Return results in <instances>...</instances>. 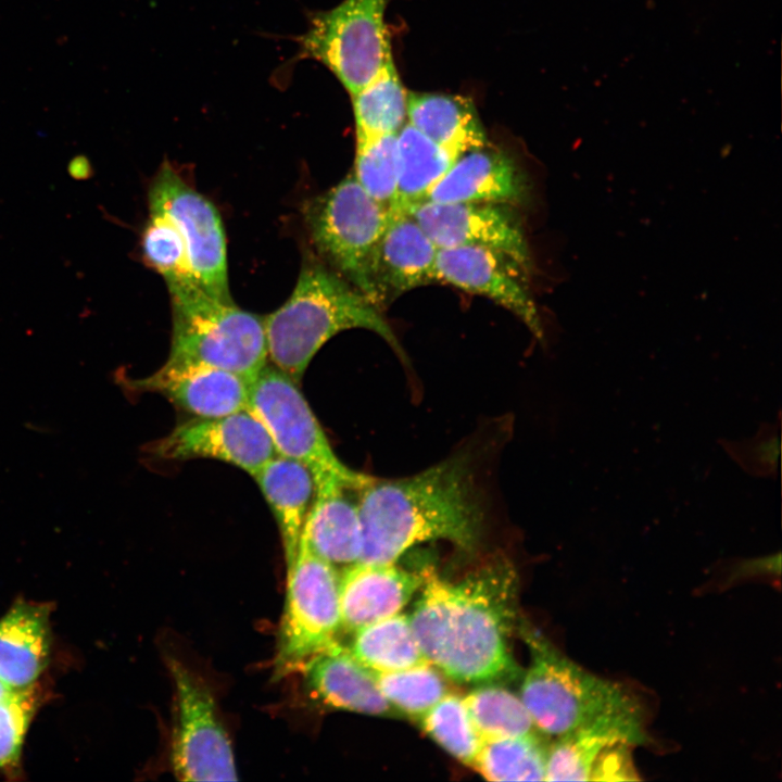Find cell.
Segmentation results:
<instances>
[{
    "label": "cell",
    "mask_w": 782,
    "mask_h": 782,
    "mask_svg": "<svg viewBox=\"0 0 782 782\" xmlns=\"http://www.w3.org/2000/svg\"><path fill=\"white\" fill-rule=\"evenodd\" d=\"M409 622L428 663L464 683L493 681L515 670L508 639L516 618L513 568L495 560L457 581L420 571Z\"/></svg>",
    "instance_id": "6da1fadb"
},
{
    "label": "cell",
    "mask_w": 782,
    "mask_h": 782,
    "mask_svg": "<svg viewBox=\"0 0 782 782\" xmlns=\"http://www.w3.org/2000/svg\"><path fill=\"white\" fill-rule=\"evenodd\" d=\"M360 562L395 564L417 544L445 540L475 550L484 515L469 459L456 454L406 478L375 479L360 490Z\"/></svg>",
    "instance_id": "7a4b0ae2"
},
{
    "label": "cell",
    "mask_w": 782,
    "mask_h": 782,
    "mask_svg": "<svg viewBox=\"0 0 782 782\" xmlns=\"http://www.w3.org/2000/svg\"><path fill=\"white\" fill-rule=\"evenodd\" d=\"M524 634L531 663L520 699L539 731L558 736L600 729L622 735L633 746L648 741L642 705L626 686L580 667L538 631L526 628Z\"/></svg>",
    "instance_id": "3957f363"
},
{
    "label": "cell",
    "mask_w": 782,
    "mask_h": 782,
    "mask_svg": "<svg viewBox=\"0 0 782 782\" xmlns=\"http://www.w3.org/2000/svg\"><path fill=\"white\" fill-rule=\"evenodd\" d=\"M267 356L299 383L315 354L337 333L363 328L403 350L392 328L364 293L317 262L306 263L289 299L264 316Z\"/></svg>",
    "instance_id": "277c9868"
},
{
    "label": "cell",
    "mask_w": 782,
    "mask_h": 782,
    "mask_svg": "<svg viewBox=\"0 0 782 782\" xmlns=\"http://www.w3.org/2000/svg\"><path fill=\"white\" fill-rule=\"evenodd\" d=\"M166 285L173 313L166 362L220 368L251 382L268 364L264 316L210 295L193 280Z\"/></svg>",
    "instance_id": "5b68a950"
},
{
    "label": "cell",
    "mask_w": 782,
    "mask_h": 782,
    "mask_svg": "<svg viewBox=\"0 0 782 782\" xmlns=\"http://www.w3.org/2000/svg\"><path fill=\"white\" fill-rule=\"evenodd\" d=\"M391 0H342L329 10L308 11L307 28L293 37L292 62L314 60L326 66L350 96L392 59L384 13Z\"/></svg>",
    "instance_id": "8992f818"
},
{
    "label": "cell",
    "mask_w": 782,
    "mask_h": 782,
    "mask_svg": "<svg viewBox=\"0 0 782 782\" xmlns=\"http://www.w3.org/2000/svg\"><path fill=\"white\" fill-rule=\"evenodd\" d=\"M389 218L390 210L374 200L354 175L304 207L305 225L317 252L373 303V258Z\"/></svg>",
    "instance_id": "52a82bcc"
},
{
    "label": "cell",
    "mask_w": 782,
    "mask_h": 782,
    "mask_svg": "<svg viewBox=\"0 0 782 782\" xmlns=\"http://www.w3.org/2000/svg\"><path fill=\"white\" fill-rule=\"evenodd\" d=\"M247 411L263 425L276 453L304 464L315 484L333 479L362 489L371 481L340 461L298 383L275 366L267 364L249 383Z\"/></svg>",
    "instance_id": "ba28073f"
},
{
    "label": "cell",
    "mask_w": 782,
    "mask_h": 782,
    "mask_svg": "<svg viewBox=\"0 0 782 782\" xmlns=\"http://www.w3.org/2000/svg\"><path fill=\"white\" fill-rule=\"evenodd\" d=\"M339 578L337 567L300 540L294 563L287 571L275 679L301 669L308 659L337 644L336 635L342 627Z\"/></svg>",
    "instance_id": "9c48e42d"
},
{
    "label": "cell",
    "mask_w": 782,
    "mask_h": 782,
    "mask_svg": "<svg viewBox=\"0 0 782 782\" xmlns=\"http://www.w3.org/2000/svg\"><path fill=\"white\" fill-rule=\"evenodd\" d=\"M149 206L178 228L193 280L210 295L230 302L226 238L214 204L166 164L150 187Z\"/></svg>",
    "instance_id": "30bf717a"
},
{
    "label": "cell",
    "mask_w": 782,
    "mask_h": 782,
    "mask_svg": "<svg viewBox=\"0 0 782 782\" xmlns=\"http://www.w3.org/2000/svg\"><path fill=\"white\" fill-rule=\"evenodd\" d=\"M177 717L172 766L182 781H234L237 770L229 736L210 690L176 659L169 661Z\"/></svg>",
    "instance_id": "8fae6325"
},
{
    "label": "cell",
    "mask_w": 782,
    "mask_h": 782,
    "mask_svg": "<svg viewBox=\"0 0 782 782\" xmlns=\"http://www.w3.org/2000/svg\"><path fill=\"white\" fill-rule=\"evenodd\" d=\"M148 451L166 461L213 458L252 477L277 454L263 425L247 409L181 422Z\"/></svg>",
    "instance_id": "7c38bea8"
},
{
    "label": "cell",
    "mask_w": 782,
    "mask_h": 782,
    "mask_svg": "<svg viewBox=\"0 0 782 782\" xmlns=\"http://www.w3.org/2000/svg\"><path fill=\"white\" fill-rule=\"evenodd\" d=\"M440 248L476 245L500 252L525 273L531 256L522 227L514 213L499 203H438L421 201L406 210Z\"/></svg>",
    "instance_id": "4fadbf2b"
},
{
    "label": "cell",
    "mask_w": 782,
    "mask_h": 782,
    "mask_svg": "<svg viewBox=\"0 0 782 782\" xmlns=\"http://www.w3.org/2000/svg\"><path fill=\"white\" fill-rule=\"evenodd\" d=\"M436 273L438 281L484 295L510 311L538 340H543L538 307L524 283L525 272L506 255L476 245L440 248Z\"/></svg>",
    "instance_id": "5bb4252c"
},
{
    "label": "cell",
    "mask_w": 782,
    "mask_h": 782,
    "mask_svg": "<svg viewBox=\"0 0 782 782\" xmlns=\"http://www.w3.org/2000/svg\"><path fill=\"white\" fill-rule=\"evenodd\" d=\"M438 249L407 211H390L371 265L375 305L381 308L408 290L437 282Z\"/></svg>",
    "instance_id": "9a60e30c"
},
{
    "label": "cell",
    "mask_w": 782,
    "mask_h": 782,
    "mask_svg": "<svg viewBox=\"0 0 782 782\" xmlns=\"http://www.w3.org/2000/svg\"><path fill=\"white\" fill-rule=\"evenodd\" d=\"M127 383L133 390L160 393L185 412L207 418L247 409L250 381L220 368L165 362L152 375Z\"/></svg>",
    "instance_id": "2e32d148"
},
{
    "label": "cell",
    "mask_w": 782,
    "mask_h": 782,
    "mask_svg": "<svg viewBox=\"0 0 782 782\" xmlns=\"http://www.w3.org/2000/svg\"><path fill=\"white\" fill-rule=\"evenodd\" d=\"M528 189L527 177L515 160L487 144L458 155L425 200L513 204L521 203Z\"/></svg>",
    "instance_id": "e0dca14e"
},
{
    "label": "cell",
    "mask_w": 782,
    "mask_h": 782,
    "mask_svg": "<svg viewBox=\"0 0 782 782\" xmlns=\"http://www.w3.org/2000/svg\"><path fill=\"white\" fill-rule=\"evenodd\" d=\"M420 572L395 564L355 563L339 578L341 625L355 631L399 614L421 585Z\"/></svg>",
    "instance_id": "ac0fdd59"
},
{
    "label": "cell",
    "mask_w": 782,
    "mask_h": 782,
    "mask_svg": "<svg viewBox=\"0 0 782 782\" xmlns=\"http://www.w3.org/2000/svg\"><path fill=\"white\" fill-rule=\"evenodd\" d=\"M51 605L16 601L0 617V681L12 690L38 683L52 654Z\"/></svg>",
    "instance_id": "d6986e66"
},
{
    "label": "cell",
    "mask_w": 782,
    "mask_h": 782,
    "mask_svg": "<svg viewBox=\"0 0 782 782\" xmlns=\"http://www.w3.org/2000/svg\"><path fill=\"white\" fill-rule=\"evenodd\" d=\"M315 487L300 540L335 567L358 563L362 553L360 506L358 499L350 494L360 489L333 479Z\"/></svg>",
    "instance_id": "ffe728a7"
},
{
    "label": "cell",
    "mask_w": 782,
    "mask_h": 782,
    "mask_svg": "<svg viewBox=\"0 0 782 782\" xmlns=\"http://www.w3.org/2000/svg\"><path fill=\"white\" fill-rule=\"evenodd\" d=\"M301 670L308 690L328 707L377 716L398 712L379 690L375 673L338 643Z\"/></svg>",
    "instance_id": "44dd1931"
},
{
    "label": "cell",
    "mask_w": 782,
    "mask_h": 782,
    "mask_svg": "<svg viewBox=\"0 0 782 782\" xmlns=\"http://www.w3.org/2000/svg\"><path fill=\"white\" fill-rule=\"evenodd\" d=\"M279 528L287 571L297 557L303 526L315 497V481L302 463L276 454L253 477Z\"/></svg>",
    "instance_id": "7402d4cb"
},
{
    "label": "cell",
    "mask_w": 782,
    "mask_h": 782,
    "mask_svg": "<svg viewBox=\"0 0 782 782\" xmlns=\"http://www.w3.org/2000/svg\"><path fill=\"white\" fill-rule=\"evenodd\" d=\"M407 123L457 156L488 144L470 99L437 92H408Z\"/></svg>",
    "instance_id": "603a6c76"
},
{
    "label": "cell",
    "mask_w": 782,
    "mask_h": 782,
    "mask_svg": "<svg viewBox=\"0 0 782 782\" xmlns=\"http://www.w3.org/2000/svg\"><path fill=\"white\" fill-rule=\"evenodd\" d=\"M457 157L406 123L396 134L398 203L394 210L406 211L424 201Z\"/></svg>",
    "instance_id": "cb8c5ba5"
},
{
    "label": "cell",
    "mask_w": 782,
    "mask_h": 782,
    "mask_svg": "<svg viewBox=\"0 0 782 782\" xmlns=\"http://www.w3.org/2000/svg\"><path fill=\"white\" fill-rule=\"evenodd\" d=\"M407 97L392 58L351 96L356 140L396 135L407 123Z\"/></svg>",
    "instance_id": "d4e9b609"
},
{
    "label": "cell",
    "mask_w": 782,
    "mask_h": 782,
    "mask_svg": "<svg viewBox=\"0 0 782 782\" xmlns=\"http://www.w3.org/2000/svg\"><path fill=\"white\" fill-rule=\"evenodd\" d=\"M350 653L373 672H389L428 663L404 614L378 620L354 631Z\"/></svg>",
    "instance_id": "484cf974"
},
{
    "label": "cell",
    "mask_w": 782,
    "mask_h": 782,
    "mask_svg": "<svg viewBox=\"0 0 782 782\" xmlns=\"http://www.w3.org/2000/svg\"><path fill=\"white\" fill-rule=\"evenodd\" d=\"M550 744L534 731L483 741L472 767L489 781H544Z\"/></svg>",
    "instance_id": "4316f807"
},
{
    "label": "cell",
    "mask_w": 782,
    "mask_h": 782,
    "mask_svg": "<svg viewBox=\"0 0 782 782\" xmlns=\"http://www.w3.org/2000/svg\"><path fill=\"white\" fill-rule=\"evenodd\" d=\"M556 737L547 749L544 781H591L606 747L618 742L630 744L622 735L600 729H580Z\"/></svg>",
    "instance_id": "83f0119b"
},
{
    "label": "cell",
    "mask_w": 782,
    "mask_h": 782,
    "mask_svg": "<svg viewBox=\"0 0 782 782\" xmlns=\"http://www.w3.org/2000/svg\"><path fill=\"white\" fill-rule=\"evenodd\" d=\"M464 699L482 742L525 735L537 729L520 697L504 688H478Z\"/></svg>",
    "instance_id": "f1b7e54d"
},
{
    "label": "cell",
    "mask_w": 782,
    "mask_h": 782,
    "mask_svg": "<svg viewBox=\"0 0 782 782\" xmlns=\"http://www.w3.org/2000/svg\"><path fill=\"white\" fill-rule=\"evenodd\" d=\"M419 719L426 733L440 746L462 762L474 766L482 739L463 697L446 693Z\"/></svg>",
    "instance_id": "f546056e"
},
{
    "label": "cell",
    "mask_w": 782,
    "mask_h": 782,
    "mask_svg": "<svg viewBox=\"0 0 782 782\" xmlns=\"http://www.w3.org/2000/svg\"><path fill=\"white\" fill-rule=\"evenodd\" d=\"M374 673L379 690L392 707L411 717L420 718L447 693L440 671L430 663Z\"/></svg>",
    "instance_id": "4dcf8cb0"
},
{
    "label": "cell",
    "mask_w": 782,
    "mask_h": 782,
    "mask_svg": "<svg viewBox=\"0 0 782 782\" xmlns=\"http://www.w3.org/2000/svg\"><path fill=\"white\" fill-rule=\"evenodd\" d=\"M355 179L388 210L398 203L396 135L356 140Z\"/></svg>",
    "instance_id": "1f68e13d"
},
{
    "label": "cell",
    "mask_w": 782,
    "mask_h": 782,
    "mask_svg": "<svg viewBox=\"0 0 782 782\" xmlns=\"http://www.w3.org/2000/svg\"><path fill=\"white\" fill-rule=\"evenodd\" d=\"M141 252L147 264L160 273L166 282L193 280L184 239L165 215L150 212L141 236Z\"/></svg>",
    "instance_id": "d6a6232c"
},
{
    "label": "cell",
    "mask_w": 782,
    "mask_h": 782,
    "mask_svg": "<svg viewBox=\"0 0 782 782\" xmlns=\"http://www.w3.org/2000/svg\"><path fill=\"white\" fill-rule=\"evenodd\" d=\"M38 684L11 690L0 699V770L18 773L22 749L39 705Z\"/></svg>",
    "instance_id": "836d02e7"
},
{
    "label": "cell",
    "mask_w": 782,
    "mask_h": 782,
    "mask_svg": "<svg viewBox=\"0 0 782 782\" xmlns=\"http://www.w3.org/2000/svg\"><path fill=\"white\" fill-rule=\"evenodd\" d=\"M756 462L768 470H777L780 461L781 440L778 433L758 443L755 449Z\"/></svg>",
    "instance_id": "e575fe53"
},
{
    "label": "cell",
    "mask_w": 782,
    "mask_h": 782,
    "mask_svg": "<svg viewBox=\"0 0 782 782\" xmlns=\"http://www.w3.org/2000/svg\"><path fill=\"white\" fill-rule=\"evenodd\" d=\"M11 690L0 681V699Z\"/></svg>",
    "instance_id": "d590c367"
}]
</instances>
